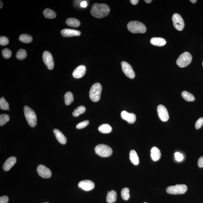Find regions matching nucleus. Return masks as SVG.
<instances>
[{"mask_svg":"<svg viewBox=\"0 0 203 203\" xmlns=\"http://www.w3.org/2000/svg\"><path fill=\"white\" fill-rule=\"evenodd\" d=\"M110 11L109 7L105 4H94L91 9V13L95 18H100L108 15Z\"/></svg>","mask_w":203,"mask_h":203,"instance_id":"1","label":"nucleus"},{"mask_svg":"<svg viewBox=\"0 0 203 203\" xmlns=\"http://www.w3.org/2000/svg\"><path fill=\"white\" fill-rule=\"evenodd\" d=\"M127 27L130 32L134 34H143L146 31V28L145 25L142 23L137 21H131L129 22Z\"/></svg>","mask_w":203,"mask_h":203,"instance_id":"2","label":"nucleus"},{"mask_svg":"<svg viewBox=\"0 0 203 203\" xmlns=\"http://www.w3.org/2000/svg\"><path fill=\"white\" fill-rule=\"evenodd\" d=\"M24 112L29 125L32 127H35L37 123V118L35 112L28 106H25L24 107Z\"/></svg>","mask_w":203,"mask_h":203,"instance_id":"3","label":"nucleus"},{"mask_svg":"<svg viewBox=\"0 0 203 203\" xmlns=\"http://www.w3.org/2000/svg\"><path fill=\"white\" fill-rule=\"evenodd\" d=\"M102 90V87L100 83H95L91 86L89 95L90 99L92 101L96 102L100 100Z\"/></svg>","mask_w":203,"mask_h":203,"instance_id":"4","label":"nucleus"},{"mask_svg":"<svg viewBox=\"0 0 203 203\" xmlns=\"http://www.w3.org/2000/svg\"><path fill=\"white\" fill-rule=\"evenodd\" d=\"M95 153L103 157L110 156L112 153V149L108 146L104 144H99L95 149Z\"/></svg>","mask_w":203,"mask_h":203,"instance_id":"5","label":"nucleus"},{"mask_svg":"<svg viewBox=\"0 0 203 203\" xmlns=\"http://www.w3.org/2000/svg\"><path fill=\"white\" fill-rule=\"evenodd\" d=\"M192 59V56L190 53L185 52L180 56L176 61V63L180 67H185L190 64Z\"/></svg>","mask_w":203,"mask_h":203,"instance_id":"6","label":"nucleus"},{"mask_svg":"<svg viewBox=\"0 0 203 203\" xmlns=\"http://www.w3.org/2000/svg\"><path fill=\"white\" fill-rule=\"evenodd\" d=\"M187 190V187L185 184H177L168 187L166 189L167 193L172 195L183 194Z\"/></svg>","mask_w":203,"mask_h":203,"instance_id":"7","label":"nucleus"},{"mask_svg":"<svg viewBox=\"0 0 203 203\" xmlns=\"http://www.w3.org/2000/svg\"><path fill=\"white\" fill-rule=\"evenodd\" d=\"M174 27L177 30L181 31L184 27V23L183 18L177 13L173 14L172 18Z\"/></svg>","mask_w":203,"mask_h":203,"instance_id":"8","label":"nucleus"},{"mask_svg":"<svg viewBox=\"0 0 203 203\" xmlns=\"http://www.w3.org/2000/svg\"><path fill=\"white\" fill-rule=\"evenodd\" d=\"M122 70L123 73L128 78L130 79H133L135 76V74L132 66L127 62H121Z\"/></svg>","mask_w":203,"mask_h":203,"instance_id":"9","label":"nucleus"},{"mask_svg":"<svg viewBox=\"0 0 203 203\" xmlns=\"http://www.w3.org/2000/svg\"><path fill=\"white\" fill-rule=\"evenodd\" d=\"M43 59L44 63L50 70H52L54 67V64L52 55L47 51L43 53Z\"/></svg>","mask_w":203,"mask_h":203,"instance_id":"10","label":"nucleus"},{"mask_svg":"<svg viewBox=\"0 0 203 203\" xmlns=\"http://www.w3.org/2000/svg\"><path fill=\"white\" fill-rule=\"evenodd\" d=\"M157 112L159 117L163 122H166L169 119V115L167 109L162 105L158 106Z\"/></svg>","mask_w":203,"mask_h":203,"instance_id":"11","label":"nucleus"},{"mask_svg":"<svg viewBox=\"0 0 203 203\" xmlns=\"http://www.w3.org/2000/svg\"><path fill=\"white\" fill-rule=\"evenodd\" d=\"M37 172L41 177L45 178H49L51 177L52 173L50 170L43 165L38 166Z\"/></svg>","mask_w":203,"mask_h":203,"instance_id":"12","label":"nucleus"},{"mask_svg":"<svg viewBox=\"0 0 203 203\" xmlns=\"http://www.w3.org/2000/svg\"><path fill=\"white\" fill-rule=\"evenodd\" d=\"M78 186L79 187L86 191L92 190L95 187L94 183L88 180H82L79 183Z\"/></svg>","mask_w":203,"mask_h":203,"instance_id":"13","label":"nucleus"},{"mask_svg":"<svg viewBox=\"0 0 203 203\" xmlns=\"http://www.w3.org/2000/svg\"><path fill=\"white\" fill-rule=\"evenodd\" d=\"M121 117L123 120H125L130 124L134 123L136 120V116L134 114L129 113L125 111H122L121 113Z\"/></svg>","mask_w":203,"mask_h":203,"instance_id":"14","label":"nucleus"},{"mask_svg":"<svg viewBox=\"0 0 203 203\" xmlns=\"http://www.w3.org/2000/svg\"><path fill=\"white\" fill-rule=\"evenodd\" d=\"M86 68L84 65H80L77 67L73 72V76L75 78H80L86 74Z\"/></svg>","mask_w":203,"mask_h":203,"instance_id":"15","label":"nucleus"},{"mask_svg":"<svg viewBox=\"0 0 203 203\" xmlns=\"http://www.w3.org/2000/svg\"><path fill=\"white\" fill-rule=\"evenodd\" d=\"M61 34L65 37H69L79 36L81 35V32L79 30L73 29H64L61 31Z\"/></svg>","mask_w":203,"mask_h":203,"instance_id":"16","label":"nucleus"},{"mask_svg":"<svg viewBox=\"0 0 203 203\" xmlns=\"http://www.w3.org/2000/svg\"><path fill=\"white\" fill-rule=\"evenodd\" d=\"M16 162V158L14 156H11L9 158L5 161L3 166V168L5 171L10 170L12 167L13 166Z\"/></svg>","mask_w":203,"mask_h":203,"instance_id":"17","label":"nucleus"},{"mask_svg":"<svg viewBox=\"0 0 203 203\" xmlns=\"http://www.w3.org/2000/svg\"><path fill=\"white\" fill-rule=\"evenodd\" d=\"M53 132L59 143L63 144H66L67 142V139L61 131L57 129H55L53 131Z\"/></svg>","mask_w":203,"mask_h":203,"instance_id":"18","label":"nucleus"},{"mask_svg":"<svg viewBox=\"0 0 203 203\" xmlns=\"http://www.w3.org/2000/svg\"><path fill=\"white\" fill-rule=\"evenodd\" d=\"M161 153L158 148L156 147H153L151 149V156L153 161H156L160 160Z\"/></svg>","mask_w":203,"mask_h":203,"instance_id":"19","label":"nucleus"},{"mask_svg":"<svg viewBox=\"0 0 203 203\" xmlns=\"http://www.w3.org/2000/svg\"><path fill=\"white\" fill-rule=\"evenodd\" d=\"M150 42L152 45L160 47L164 46L166 43L164 38L160 37L152 38Z\"/></svg>","mask_w":203,"mask_h":203,"instance_id":"20","label":"nucleus"},{"mask_svg":"<svg viewBox=\"0 0 203 203\" xmlns=\"http://www.w3.org/2000/svg\"><path fill=\"white\" fill-rule=\"evenodd\" d=\"M129 159L131 163L134 165H138L139 163V156L136 151L132 150L129 152Z\"/></svg>","mask_w":203,"mask_h":203,"instance_id":"21","label":"nucleus"},{"mask_svg":"<svg viewBox=\"0 0 203 203\" xmlns=\"http://www.w3.org/2000/svg\"><path fill=\"white\" fill-rule=\"evenodd\" d=\"M112 127L108 124H101L98 128V130L103 134H108L110 133L112 131Z\"/></svg>","mask_w":203,"mask_h":203,"instance_id":"22","label":"nucleus"},{"mask_svg":"<svg viewBox=\"0 0 203 203\" xmlns=\"http://www.w3.org/2000/svg\"><path fill=\"white\" fill-rule=\"evenodd\" d=\"M108 194L107 196V201L108 203L115 202L117 199V193L114 190H111L110 192H108Z\"/></svg>","mask_w":203,"mask_h":203,"instance_id":"23","label":"nucleus"},{"mask_svg":"<svg viewBox=\"0 0 203 203\" xmlns=\"http://www.w3.org/2000/svg\"><path fill=\"white\" fill-rule=\"evenodd\" d=\"M66 23L68 26L74 28L78 27L80 25V22L78 19L74 18H68L66 21Z\"/></svg>","mask_w":203,"mask_h":203,"instance_id":"24","label":"nucleus"},{"mask_svg":"<svg viewBox=\"0 0 203 203\" xmlns=\"http://www.w3.org/2000/svg\"><path fill=\"white\" fill-rule=\"evenodd\" d=\"M45 18L49 19H53L56 17V13L54 11L50 8L45 9L43 12Z\"/></svg>","mask_w":203,"mask_h":203,"instance_id":"25","label":"nucleus"},{"mask_svg":"<svg viewBox=\"0 0 203 203\" xmlns=\"http://www.w3.org/2000/svg\"><path fill=\"white\" fill-rule=\"evenodd\" d=\"M182 96L184 100L187 102H192L195 100L193 95L187 91H183L181 93Z\"/></svg>","mask_w":203,"mask_h":203,"instance_id":"26","label":"nucleus"},{"mask_svg":"<svg viewBox=\"0 0 203 203\" xmlns=\"http://www.w3.org/2000/svg\"><path fill=\"white\" fill-rule=\"evenodd\" d=\"M65 103L67 105L71 104L74 101V96L72 93L70 91L66 93L64 95Z\"/></svg>","mask_w":203,"mask_h":203,"instance_id":"27","label":"nucleus"},{"mask_svg":"<svg viewBox=\"0 0 203 203\" xmlns=\"http://www.w3.org/2000/svg\"><path fill=\"white\" fill-rule=\"evenodd\" d=\"M19 40L23 43H29L33 41V38L31 36L27 34H22L20 36Z\"/></svg>","mask_w":203,"mask_h":203,"instance_id":"28","label":"nucleus"},{"mask_svg":"<svg viewBox=\"0 0 203 203\" xmlns=\"http://www.w3.org/2000/svg\"><path fill=\"white\" fill-rule=\"evenodd\" d=\"M86 110L85 107L83 106H80L77 107L73 111L72 115L74 117H78L79 115L83 113Z\"/></svg>","mask_w":203,"mask_h":203,"instance_id":"29","label":"nucleus"},{"mask_svg":"<svg viewBox=\"0 0 203 203\" xmlns=\"http://www.w3.org/2000/svg\"><path fill=\"white\" fill-rule=\"evenodd\" d=\"M27 56V52L26 50L23 49L18 50L16 55L17 58L20 60H23L26 58Z\"/></svg>","mask_w":203,"mask_h":203,"instance_id":"30","label":"nucleus"},{"mask_svg":"<svg viewBox=\"0 0 203 203\" xmlns=\"http://www.w3.org/2000/svg\"><path fill=\"white\" fill-rule=\"evenodd\" d=\"M129 190L128 188H124L121 191V196L122 198L124 201H127L130 197Z\"/></svg>","mask_w":203,"mask_h":203,"instance_id":"31","label":"nucleus"},{"mask_svg":"<svg viewBox=\"0 0 203 203\" xmlns=\"http://www.w3.org/2000/svg\"><path fill=\"white\" fill-rule=\"evenodd\" d=\"M9 115L6 114H2L0 115V125L3 126L10 120Z\"/></svg>","mask_w":203,"mask_h":203,"instance_id":"32","label":"nucleus"},{"mask_svg":"<svg viewBox=\"0 0 203 203\" xmlns=\"http://www.w3.org/2000/svg\"><path fill=\"white\" fill-rule=\"evenodd\" d=\"M8 103L6 101L5 98L2 97L0 99V108L1 109L6 110L9 109Z\"/></svg>","mask_w":203,"mask_h":203,"instance_id":"33","label":"nucleus"},{"mask_svg":"<svg viewBox=\"0 0 203 203\" xmlns=\"http://www.w3.org/2000/svg\"><path fill=\"white\" fill-rule=\"evenodd\" d=\"M3 56L5 59H8L11 56V52L8 49L5 48L2 51Z\"/></svg>","mask_w":203,"mask_h":203,"instance_id":"34","label":"nucleus"},{"mask_svg":"<svg viewBox=\"0 0 203 203\" xmlns=\"http://www.w3.org/2000/svg\"><path fill=\"white\" fill-rule=\"evenodd\" d=\"M89 123V122L87 120L81 122L77 124L76 126V128L78 129H81L85 128L87 126H88Z\"/></svg>","mask_w":203,"mask_h":203,"instance_id":"35","label":"nucleus"},{"mask_svg":"<svg viewBox=\"0 0 203 203\" xmlns=\"http://www.w3.org/2000/svg\"><path fill=\"white\" fill-rule=\"evenodd\" d=\"M9 43L8 38L4 36H1L0 37V44L2 46H6Z\"/></svg>","mask_w":203,"mask_h":203,"instance_id":"36","label":"nucleus"},{"mask_svg":"<svg viewBox=\"0 0 203 203\" xmlns=\"http://www.w3.org/2000/svg\"><path fill=\"white\" fill-rule=\"evenodd\" d=\"M203 125V117H201L198 119L196 121L195 124V128L197 129H199Z\"/></svg>","mask_w":203,"mask_h":203,"instance_id":"37","label":"nucleus"},{"mask_svg":"<svg viewBox=\"0 0 203 203\" xmlns=\"http://www.w3.org/2000/svg\"><path fill=\"white\" fill-rule=\"evenodd\" d=\"M175 156L176 160L177 161L180 162L183 160V156L181 153H179V152H176L175 153Z\"/></svg>","mask_w":203,"mask_h":203,"instance_id":"38","label":"nucleus"},{"mask_svg":"<svg viewBox=\"0 0 203 203\" xmlns=\"http://www.w3.org/2000/svg\"><path fill=\"white\" fill-rule=\"evenodd\" d=\"M8 197L6 196H1L0 197V203H7L8 202Z\"/></svg>","mask_w":203,"mask_h":203,"instance_id":"39","label":"nucleus"},{"mask_svg":"<svg viewBox=\"0 0 203 203\" xmlns=\"http://www.w3.org/2000/svg\"><path fill=\"white\" fill-rule=\"evenodd\" d=\"M197 164L200 168H203V156H201L199 159Z\"/></svg>","mask_w":203,"mask_h":203,"instance_id":"40","label":"nucleus"},{"mask_svg":"<svg viewBox=\"0 0 203 203\" xmlns=\"http://www.w3.org/2000/svg\"><path fill=\"white\" fill-rule=\"evenodd\" d=\"M88 4L86 1H82L80 4V6L82 8H86L87 7Z\"/></svg>","mask_w":203,"mask_h":203,"instance_id":"41","label":"nucleus"},{"mask_svg":"<svg viewBox=\"0 0 203 203\" xmlns=\"http://www.w3.org/2000/svg\"><path fill=\"white\" fill-rule=\"evenodd\" d=\"M130 2L132 4L135 5L137 4L139 2V1H138V0H131Z\"/></svg>","mask_w":203,"mask_h":203,"instance_id":"42","label":"nucleus"},{"mask_svg":"<svg viewBox=\"0 0 203 203\" xmlns=\"http://www.w3.org/2000/svg\"><path fill=\"white\" fill-rule=\"evenodd\" d=\"M144 1L148 4L152 2V0H145Z\"/></svg>","mask_w":203,"mask_h":203,"instance_id":"43","label":"nucleus"},{"mask_svg":"<svg viewBox=\"0 0 203 203\" xmlns=\"http://www.w3.org/2000/svg\"><path fill=\"white\" fill-rule=\"evenodd\" d=\"M190 1L191 2H192V3L195 4L196 3L197 1H196V0H190Z\"/></svg>","mask_w":203,"mask_h":203,"instance_id":"44","label":"nucleus"},{"mask_svg":"<svg viewBox=\"0 0 203 203\" xmlns=\"http://www.w3.org/2000/svg\"><path fill=\"white\" fill-rule=\"evenodd\" d=\"M3 4L2 1H1V6H0V8H2V7H3Z\"/></svg>","mask_w":203,"mask_h":203,"instance_id":"45","label":"nucleus"},{"mask_svg":"<svg viewBox=\"0 0 203 203\" xmlns=\"http://www.w3.org/2000/svg\"><path fill=\"white\" fill-rule=\"evenodd\" d=\"M202 66H203V63H202Z\"/></svg>","mask_w":203,"mask_h":203,"instance_id":"46","label":"nucleus"},{"mask_svg":"<svg viewBox=\"0 0 203 203\" xmlns=\"http://www.w3.org/2000/svg\"><path fill=\"white\" fill-rule=\"evenodd\" d=\"M144 203H146V202H144Z\"/></svg>","mask_w":203,"mask_h":203,"instance_id":"47","label":"nucleus"},{"mask_svg":"<svg viewBox=\"0 0 203 203\" xmlns=\"http://www.w3.org/2000/svg\"></svg>","mask_w":203,"mask_h":203,"instance_id":"48","label":"nucleus"}]
</instances>
